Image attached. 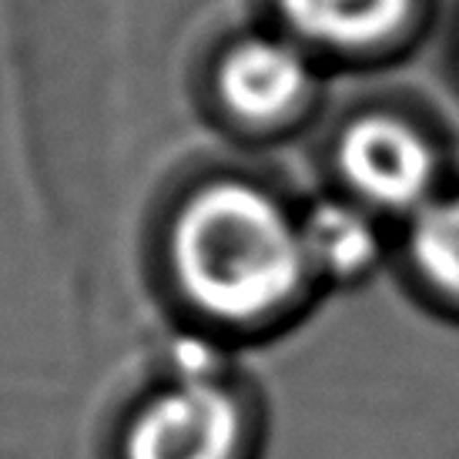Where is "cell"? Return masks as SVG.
<instances>
[{"instance_id": "cell-1", "label": "cell", "mask_w": 459, "mask_h": 459, "mask_svg": "<svg viewBox=\"0 0 459 459\" xmlns=\"http://www.w3.org/2000/svg\"><path fill=\"white\" fill-rule=\"evenodd\" d=\"M171 265L195 306L225 322L281 308L308 275L299 221L252 185H208L171 225Z\"/></svg>"}, {"instance_id": "cell-4", "label": "cell", "mask_w": 459, "mask_h": 459, "mask_svg": "<svg viewBox=\"0 0 459 459\" xmlns=\"http://www.w3.org/2000/svg\"><path fill=\"white\" fill-rule=\"evenodd\" d=\"M308 61L295 44L279 38H248L218 65V94L245 121H268L306 98Z\"/></svg>"}, {"instance_id": "cell-7", "label": "cell", "mask_w": 459, "mask_h": 459, "mask_svg": "<svg viewBox=\"0 0 459 459\" xmlns=\"http://www.w3.org/2000/svg\"><path fill=\"white\" fill-rule=\"evenodd\" d=\"M409 255L439 292L459 295V198L429 202L412 215Z\"/></svg>"}, {"instance_id": "cell-3", "label": "cell", "mask_w": 459, "mask_h": 459, "mask_svg": "<svg viewBox=\"0 0 459 459\" xmlns=\"http://www.w3.org/2000/svg\"><path fill=\"white\" fill-rule=\"evenodd\" d=\"M339 168L352 192L383 212H420L436 185L429 141L399 117L369 115L349 125L339 141Z\"/></svg>"}, {"instance_id": "cell-2", "label": "cell", "mask_w": 459, "mask_h": 459, "mask_svg": "<svg viewBox=\"0 0 459 459\" xmlns=\"http://www.w3.org/2000/svg\"><path fill=\"white\" fill-rule=\"evenodd\" d=\"M242 416L208 376H178L161 389L128 433V459H235Z\"/></svg>"}, {"instance_id": "cell-6", "label": "cell", "mask_w": 459, "mask_h": 459, "mask_svg": "<svg viewBox=\"0 0 459 459\" xmlns=\"http://www.w3.org/2000/svg\"><path fill=\"white\" fill-rule=\"evenodd\" d=\"M302 248H306L308 272L339 281H356L376 268L383 238L366 212L345 202H319L299 221Z\"/></svg>"}, {"instance_id": "cell-5", "label": "cell", "mask_w": 459, "mask_h": 459, "mask_svg": "<svg viewBox=\"0 0 459 459\" xmlns=\"http://www.w3.org/2000/svg\"><path fill=\"white\" fill-rule=\"evenodd\" d=\"M299 38L329 51H372L406 24L412 0H275Z\"/></svg>"}]
</instances>
